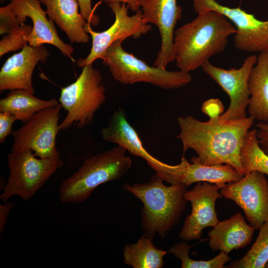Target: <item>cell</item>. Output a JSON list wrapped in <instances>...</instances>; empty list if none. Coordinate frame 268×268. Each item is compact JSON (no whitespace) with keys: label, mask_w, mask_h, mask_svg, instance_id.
<instances>
[{"label":"cell","mask_w":268,"mask_h":268,"mask_svg":"<svg viewBox=\"0 0 268 268\" xmlns=\"http://www.w3.org/2000/svg\"><path fill=\"white\" fill-rule=\"evenodd\" d=\"M157 174L148 182L124 184L123 189L132 194L143 203L140 210L143 235L153 239L156 234L164 238L179 222L187 201V187L182 184L164 185Z\"/></svg>","instance_id":"3"},{"label":"cell","mask_w":268,"mask_h":268,"mask_svg":"<svg viewBox=\"0 0 268 268\" xmlns=\"http://www.w3.org/2000/svg\"><path fill=\"white\" fill-rule=\"evenodd\" d=\"M5 0H0V2H3Z\"/></svg>","instance_id":"35"},{"label":"cell","mask_w":268,"mask_h":268,"mask_svg":"<svg viewBox=\"0 0 268 268\" xmlns=\"http://www.w3.org/2000/svg\"><path fill=\"white\" fill-rule=\"evenodd\" d=\"M102 81L100 71L89 65L82 67L74 82L62 88L59 102L67 115L60 124V130L73 125L82 128L93 122L106 99Z\"/></svg>","instance_id":"6"},{"label":"cell","mask_w":268,"mask_h":268,"mask_svg":"<svg viewBox=\"0 0 268 268\" xmlns=\"http://www.w3.org/2000/svg\"><path fill=\"white\" fill-rule=\"evenodd\" d=\"M50 53L42 45L27 44L5 61L0 71V90L23 89L33 94L32 74L36 65L45 63Z\"/></svg>","instance_id":"16"},{"label":"cell","mask_w":268,"mask_h":268,"mask_svg":"<svg viewBox=\"0 0 268 268\" xmlns=\"http://www.w3.org/2000/svg\"><path fill=\"white\" fill-rule=\"evenodd\" d=\"M255 120L251 116L223 123L201 121L191 115L177 118L180 132L177 138L183 146V156L194 150L191 162L205 165L228 164L244 176L240 151L247 132Z\"/></svg>","instance_id":"1"},{"label":"cell","mask_w":268,"mask_h":268,"mask_svg":"<svg viewBox=\"0 0 268 268\" xmlns=\"http://www.w3.org/2000/svg\"><path fill=\"white\" fill-rule=\"evenodd\" d=\"M256 129L249 130L240 151V161L244 175L258 171L268 176V155L260 146Z\"/></svg>","instance_id":"24"},{"label":"cell","mask_w":268,"mask_h":268,"mask_svg":"<svg viewBox=\"0 0 268 268\" xmlns=\"http://www.w3.org/2000/svg\"><path fill=\"white\" fill-rule=\"evenodd\" d=\"M123 40L113 42L101 59L117 81L123 84L148 83L163 89H172L187 85L192 80L190 72L180 70L169 71L147 64L133 54L125 51Z\"/></svg>","instance_id":"5"},{"label":"cell","mask_w":268,"mask_h":268,"mask_svg":"<svg viewBox=\"0 0 268 268\" xmlns=\"http://www.w3.org/2000/svg\"><path fill=\"white\" fill-rule=\"evenodd\" d=\"M62 106L42 110L13 131L11 152L31 150L38 157L61 160L56 147V137L60 130L59 121Z\"/></svg>","instance_id":"8"},{"label":"cell","mask_w":268,"mask_h":268,"mask_svg":"<svg viewBox=\"0 0 268 268\" xmlns=\"http://www.w3.org/2000/svg\"><path fill=\"white\" fill-rule=\"evenodd\" d=\"M20 25L10 3L0 8V34H8Z\"/></svg>","instance_id":"28"},{"label":"cell","mask_w":268,"mask_h":268,"mask_svg":"<svg viewBox=\"0 0 268 268\" xmlns=\"http://www.w3.org/2000/svg\"><path fill=\"white\" fill-rule=\"evenodd\" d=\"M101 135L105 141L122 147L132 155L144 159L164 182L173 183L176 165L164 163L146 150L122 109L119 108L113 112L107 126L101 130Z\"/></svg>","instance_id":"13"},{"label":"cell","mask_w":268,"mask_h":268,"mask_svg":"<svg viewBox=\"0 0 268 268\" xmlns=\"http://www.w3.org/2000/svg\"><path fill=\"white\" fill-rule=\"evenodd\" d=\"M256 126V135L259 144L268 155V123L259 122Z\"/></svg>","instance_id":"32"},{"label":"cell","mask_w":268,"mask_h":268,"mask_svg":"<svg viewBox=\"0 0 268 268\" xmlns=\"http://www.w3.org/2000/svg\"><path fill=\"white\" fill-rule=\"evenodd\" d=\"M136 4L141 7L145 21L156 26L160 32V49L153 66L166 69L175 60L174 34L182 17V8L177 0H136Z\"/></svg>","instance_id":"15"},{"label":"cell","mask_w":268,"mask_h":268,"mask_svg":"<svg viewBox=\"0 0 268 268\" xmlns=\"http://www.w3.org/2000/svg\"><path fill=\"white\" fill-rule=\"evenodd\" d=\"M197 14L214 11L221 13L234 25L233 43L238 50L248 53L268 52V20H260L239 7H230L215 0H193Z\"/></svg>","instance_id":"11"},{"label":"cell","mask_w":268,"mask_h":268,"mask_svg":"<svg viewBox=\"0 0 268 268\" xmlns=\"http://www.w3.org/2000/svg\"><path fill=\"white\" fill-rule=\"evenodd\" d=\"M152 240L143 234L134 244L123 248V261L133 268H161L168 251L157 248Z\"/></svg>","instance_id":"23"},{"label":"cell","mask_w":268,"mask_h":268,"mask_svg":"<svg viewBox=\"0 0 268 268\" xmlns=\"http://www.w3.org/2000/svg\"><path fill=\"white\" fill-rule=\"evenodd\" d=\"M7 162L9 177L0 196L4 202L14 196L24 201L29 200L64 164L62 159L41 158L27 149L11 152Z\"/></svg>","instance_id":"7"},{"label":"cell","mask_w":268,"mask_h":268,"mask_svg":"<svg viewBox=\"0 0 268 268\" xmlns=\"http://www.w3.org/2000/svg\"><path fill=\"white\" fill-rule=\"evenodd\" d=\"M115 15L113 24L107 29L101 32L93 31L91 24L87 22L85 30L92 38V47L90 53L84 59H79L76 64L83 67L92 65L98 59L102 58L108 47L115 41L124 40L132 37L137 39L151 30V26L143 19L142 11L138 9L135 13L130 16L128 6L119 0H104Z\"/></svg>","instance_id":"9"},{"label":"cell","mask_w":268,"mask_h":268,"mask_svg":"<svg viewBox=\"0 0 268 268\" xmlns=\"http://www.w3.org/2000/svg\"><path fill=\"white\" fill-rule=\"evenodd\" d=\"M191 247L186 241L183 240L171 247L168 252L180 260L182 268H223L225 264L231 260L227 254L220 251L218 255L210 260H194L189 256Z\"/></svg>","instance_id":"26"},{"label":"cell","mask_w":268,"mask_h":268,"mask_svg":"<svg viewBox=\"0 0 268 268\" xmlns=\"http://www.w3.org/2000/svg\"><path fill=\"white\" fill-rule=\"evenodd\" d=\"M257 239L241 259L233 261L227 268H264L268 262V221L259 229Z\"/></svg>","instance_id":"25"},{"label":"cell","mask_w":268,"mask_h":268,"mask_svg":"<svg viewBox=\"0 0 268 268\" xmlns=\"http://www.w3.org/2000/svg\"><path fill=\"white\" fill-rule=\"evenodd\" d=\"M255 229L246 221L239 212L227 219L219 221L208 232V246L212 251L226 254L233 250L248 245L253 239Z\"/></svg>","instance_id":"19"},{"label":"cell","mask_w":268,"mask_h":268,"mask_svg":"<svg viewBox=\"0 0 268 268\" xmlns=\"http://www.w3.org/2000/svg\"><path fill=\"white\" fill-rule=\"evenodd\" d=\"M221 188L207 182H198L191 190L187 191L185 199L190 201L192 211L185 218L179 238L185 241L201 238L203 230L214 227L219 222L215 210V202L222 197Z\"/></svg>","instance_id":"14"},{"label":"cell","mask_w":268,"mask_h":268,"mask_svg":"<svg viewBox=\"0 0 268 268\" xmlns=\"http://www.w3.org/2000/svg\"><path fill=\"white\" fill-rule=\"evenodd\" d=\"M265 268H268V262L266 264V265H265Z\"/></svg>","instance_id":"34"},{"label":"cell","mask_w":268,"mask_h":268,"mask_svg":"<svg viewBox=\"0 0 268 268\" xmlns=\"http://www.w3.org/2000/svg\"><path fill=\"white\" fill-rule=\"evenodd\" d=\"M220 193L242 209L255 229L268 221V181L264 174L251 172L236 182L226 184Z\"/></svg>","instance_id":"12"},{"label":"cell","mask_w":268,"mask_h":268,"mask_svg":"<svg viewBox=\"0 0 268 268\" xmlns=\"http://www.w3.org/2000/svg\"><path fill=\"white\" fill-rule=\"evenodd\" d=\"M236 28L220 12L210 11L198 14L192 21L175 30L174 46L176 66L190 72L222 53Z\"/></svg>","instance_id":"2"},{"label":"cell","mask_w":268,"mask_h":268,"mask_svg":"<svg viewBox=\"0 0 268 268\" xmlns=\"http://www.w3.org/2000/svg\"><path fill=\"white\" fill-rule=\"evenodd\" d=\"M33 26L20 24L1 39L0 41V57L12 51L22 49L28 43V37Z\"/></svg>","instance_id":"27"},{"label":"cell","mask_w":268,"mask_h":268,"mask_svg":"<svg viewBox=\"0 0 268 268\" xmlns=\"http://www.w3.org/2000/svg\"><path fill=\"white\" fill-rule=\"evenodd\" d=\"M247 109L255 120L268 123V52L259 53L249 78Z\"/></svg>","instance_id":"21"},{"label":"cell","mask_w":268,"mask_h":268,"mask_svg":"<svg viewBox=\"0 0 268 268\" xmlns=\"http://www.w3.org/2000/svg\"><path fill=\"white\" fill-rule=\"evenodd\" d=\"M46 5L50 19L66 33L71 43H85L89 37L84 27L87 22L79 12L77 0H40Z\"/></svg>","instance_id":"20"},{"label":"cell","mask_w":268,"mask_h":268,"mask_svg":"<svg viewBox=\"0 0 268 268\" xmlns=\"http://www.w3.org/2000/svg\"><path fill=\"white\" fill-rule=\"evenodd\" d=\"M41 2L40 0H11L10 2L20 24H23L27 17L32 21L33 29L28 39L29 45L51 44L64 56L71 57L73 48L60 39L53 21L47 18L46 11L42 8Z\"/></svg>","instance_id":"17"},{"label":"cell","mask_w":268,"mask_h":268,"mask_svg":"<svg viewBox=\"0 0 268 268\" xmlns=\"http://www.w3.org/2000/svg\"><path fill=\"white\" fill-rule=\"evenodd\" d=\"M126 152L117 145L85 158L74 174L62 182L59 189L60 201L66 203L83 202L100 185L121 179L132 164Z\"/></svg>","instance_id":"4"},{"label":"cell","mask_w":268,"mask_h":268,"mask_svg":"<svg viewBox=\"0 0 268 268\" xmlns=\"http://www.w3.org/2000/svg\"><path fill=\"white\" fill-rule=\"evenodd\" d=\"M201 110L209 119H215L224 113V107L218 98H210L202 104Z\"/></svg>","instance_id":"29"},{"label":"cell","mask_w":268,"mask_h":268,"mask_svg":"<svg viewBox=\"0 0 268 268\" xmlns=\"http://www.w3.org/2000/svg\"><path fill=\"white\" fill-rule=\"evenodd\" d=\"M79 5L80 12L85 20L93 26H97L99 17L95 14L91 5V0H77Z\"/></svg>","instance_id":"31"},{"label":"cell","mask_w":268,"mask_h":268,"mask_svg":"<svg viewBox=\"0 0 268 268\" xmlns=\"http://www.w3.org/2000/svg\"><path fill=\"white\" fill-rule=\"evenodd\" d=\"M243 176L231 165L190 163L182 156L180 163L176 165L174 184H182L188 188L195 183L207 182L222 188L226 184L236 182Z\"/></svg>","instance_id":"18"},{"label":"cell","mask_w":268,"mask_h":268,"mask_svg":"<svg viewBox=\"0 0 268 268\" xmlns=\"http://www.w3.org/2000/svg\"><path fill=\"white\" fill-rule=\"evenodd\" d=\"M17 120L13 115L6 113H0V143H2L6 138L12 134L13 131L12 126L13 123Z\"/></svg>","instance_id":"30"},{"label":"cell","mask_w":268,"mask_h":268,"mask_svg":"<svg viewBox=\"0 0 268 268\" xmlns=\"http://www.w3.org/2000/svg\"><path fill=\"white\" fill-rule=\"evenodd\" d=\"M257 61V56L246 58L240 67L224 69L209 62L201 67L202 70L228 95L230 104L227 110L215 119L209 121L223 123L246 117V109L250 99L249 78Z\"/></svg>","instance_id":"10"},{"label":"cell","mask_w":268,"mask_h":268,"mask_svg":"<svg viewBox=\"0 0 268 268\" xmlns=\"http://www.w3.org/2000/svg\"><path fill=\"white\" fill-rule=\"evenodd\" d=\"M59 104L56 99L43 100L26 90L15 89L10 90L5 97L0 99V112L9 113L17 120L25 123L37 112Z\"/></svg>","instance_id":"22"},{"label":"cell","mask_w":268,"mask_h":268,"mask_svg":"<svg viewBox=\"0 0 268 268\" xmlns=\"http://www.w3.org/2000/svg\"><path fill=\"white\" fill-rule=\"evenodd\" d=\"M14 206L12 201L5 202L0 205V234L4 231L5 225L7 222V217L12 208Z\"/></svg>","instance_id":"33"}]
</instances>
